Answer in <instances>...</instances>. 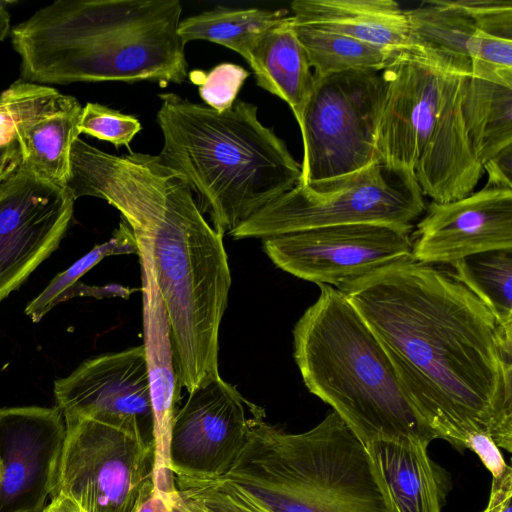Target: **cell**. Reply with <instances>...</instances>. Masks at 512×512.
<instances>
[{"instance_id": "obj_1", "label": "cell", "mask_w": 512, "mask_h": 512, "mask_svg": "<svg viewBox=\"0 0 512 512\" xmlns=\"http://www.w3.org/2000/svg\"><path fill=\"white\" fill-rule=\"evenodd\" d=\"M371 329L437 439L487 433L512 451V332L455 274L413 258L337 287Z\"/></svg>"}, {"instance_id": "obj_2", "label": "cell", "mask_w": 512, "mask_h": 512, "mask_svg": "<svg viewBox=\"0 0 512 512\" xmlns=\"http://www.w3.org/2000/svg\"><path fill=\"white\" fill-rule=\"evenodd\" d=\"M67 190L115 207L148 257L168 316L178 381L188 393L220 377L219 331L231 273L223 234L192 191L153 155L104 152L74 141Z\"/></svg>"}, {"instance_id": "obj_3", "label": "cell", "mask_w": 512, "mask_h": 512, "mask_svg": "<svg viewBox=\"0 0 512 512\" xmlns=\"http://www.w3.org/2000/svg\"><path fill=\"white\" fill-rule=\"evenodd\" d=\"M179 0H56L11 30L22 80L157 82L188 77Z\"/></svg>"}, {"instance_id": "obj_4", "label": "cell", "mask_w": 512, "mask_h": 512, "mask_svg": "<svg viewBox=\"0 0 512 512\" xmlns=\"http://www.w3.org/2000/svg\"><path fill=\"white\" fill-rule=\"evenodd\" d=\"M159 98L163 146L153 159L186 183L223 235L299 183L300 164L256 105L236 99L219 113L176 93Z\"/></svg>"}, {"instance_id": "obj_5", "label": "cell", "mask_w": 512, "mask_h": 512, "mask_svg": "<svg viewBox=\"0 0 512 512\" xmlns=\"http://www.w3.org/2000/svg\"><path fill=\"white\" fill-rule=\"evenodd\" d=\"M318 286L317 300L293 328V356L309 392L330 405L365 446L437 439L355 307L337 288Z\"/></svg>"}, {"instance_id": "obj_6", "label": "cell", "mask_w": 512, "mask_h": 512, "mask_svg": "<svg viewBox=\"0 0 512 512\" xmlns=\"http://www.w3.org/2000/svg\"><path fill=\"white\" fill-rule=\"evenodd\" d=\"M247 442L221 478L270 512H388L366 446L332 411L287 433L256 407Z\"/></svg>"}, {"instance_id": "obj_7", "label": "cell", "mask_w": 512, "mask_h": 512, "mask_svg": "<svg viewBox=\"0 0 512 512\" xmlns=\"http://www.w3.org/2000/svg\"><path fill=\"white\" fill-rule=\"evenodd\" d=\"M385 83L376 145L380 158L411 171L423 195L446 203L471 194L482 164L461 110L467 76L443 67L416 46L381 71Z\"/></svg>"}, {"instance_id": "obj_8", "label": "cell", "mask_w": 512, "mask_h": 512, "mask_svg": "<svg viewBox=\"0 0 512 512\" xmlns=\"http://www.w3.org/2000/svg\"><path fill=\"white\" fill-rule=\"evenodd\" d=\"M413 173L382 158L341 176L298 183L229 235L266 239L326 226L381 224L412 230L425 211Z\"/></svg>"}, {"instance_id": "obj_9", "label": "cell", "mask_w": 512, "mask_h": 512, "mask_svg": "<svg viewBox=\"0 0 512 512\" xmlns=\"http://www.w3.org/2000/svg\"><path fill=\"white\" fill-rule=\"evenodd\" d=\"M56 485L84 512H136L154 490V442L138 426L65 418Z\"/></svg>"}, {"instance_id": "obj_10", "label": "cell", "mask_w": 512, "mask_h": 512, "mask_svg": "<svg viewBox=\"0 0 512 512\" xmlns=\"http://www.w3.org/2000/svg\"><path fill=\"white\" fill-rule=\"evenodd\" d=\"M384 89L381 71L314 75L299 125L303 142L299 183L352 173L380 159L376 134Z\"/></svg>"}, {"instance_id": "obj_11", "label": "cell", "mask_w": 512, "mask_h": 512, "mask_svg": "<svg viewBox=\"0 0 512 512\" xmlns=\"http://www.w3.org/2000/svg\"><path fill=\"white\" fill-rule=\"evenodd\" d=\"M411 230L381 224L308 229L263 239L281 270L317 285H339L412 258Z\"/></svg>"}, {"instance_id": "obj_12", "label": "cell", "mask_w": 512, "mask_h": 512, "mask_svg": "<svg viewBox=\"0 0 512 512\" xmlns=\"http://www.w3.org/2000/svg\"><path fill=\"white\" fill-rule=\"evenodd\" d=\"M74 202L67 188L38 178L21 160L0 181V303L59 246Z\"/></svg>"}, {"instance_id": "obj_13", "label": "cell", "mask_w": 512, "mask_h": 512, "mask_svg": "<svg viewBox=\"0 0 512 512\" xmlns=\"http://www.w3.org/2000/svg\"><path fill=\"white\" fill-rule=\"evenodd\" d=\"M82 108L73 96L18 80L0 94V148L16 142L29 171L66 188Z\"/></svg>"}, {"instance_id": "obj_14", "label": "cell", "mask_w": 512, "mask_h": 512, "mask_svg": "<svg viewBox=\"0 0 512 512\" xmlns=\"http://www.w3.org/2000/svg\"><path fill=\"white\" fill-rule=\"evenodd\" d=\"M248 403L221 376L188 393L171 427L169 458L174 474L223 477L246 445Z\"/></svg>"}, {"instance_id": "obj_15", "label": "cell", "mask_w": 512, "mask_h": 512, "mask_svg": "<svg viewBox=\"0 0 512 512\" xmlns=\"http://www.w3.org/2000/svg\"><path fill=\"white\" fill-rule=\"evenodd\" d=\"M65 439V417L57 406L0 408V512L43 510Z\"/></svg>"}, {"instance_id": "obj_16", "label": "cell", "mask_w": 512, "mask_h": 512, "mask_svg": "<svg viewBox=\"0 0 512 512\" xmlns=\"http://www.w3.org/2000/svg\"><path fill=\"white\" fill-rule=\"evenodd\" d=\"M65 418H87L114 426H138L153 439V410L144 346L82 362L54 383Z\"/></svg>"}, {"instance_id": "obj_17", "label": "cell", "mask_w": 512, "mask_h": 512, "mask_svg": "<svg viewBox=\"0 0 512 512\" xmlns=\"http://www.w3.org/2000/svg\"><path fill=\"white\" fill-rule=\"evenodd\" d=\"M416 225L412 258L452 264L477 253L512 249V189L484 186L446 203L431 202Z\"/></svg>"}, {"instance_id": "obj_18", "label": "cell", "mask_w": 512, "mask_h": 512, "mask_svg": "<svg viewBox=\"0 0 512 512\" xmlns=\"http://www.w3.org/2000/svg\"><path fill=\"white\" fill-rule=\"evenodd\" d=\"M411 46L446 69L512 85V40L480 30L459 0H429L406 10Z\"/></svg>"}, {"instance_id": "obj_19", "label": "cell", "mask_w": 512, "mask_h": 512, "mask_svg": "<svg viewBox=\"0 0 512 512\" xmlns=\"http://www.w3.org/2000/svg\"><path fill=\"white\" fill-rule=\"evenodd\" d=\"M429 444L378 440L366 445L388 512H442L449 474L428 455Z\"/></svg>"}, {"instance_id": "obj_20", "label": "cell", "mask_w": 512, "mask_h": 512, "mask_svg": "<svg viewBox=\"0 0 512 512\" xmlns=\"http://www.w3.org/2000/svg\"><path fill=\"white\" fill-rule=\"evenodd\" d=\"M144 350L153 410V442L158 460L169 458V443L176 404L180 398L168 316L152 268L141 261Z\"/></svg>"}, {"instance_id": "obj_21", "label": "cell", "mask_w": 512, "mask_h": 512, "mask_svg": "<svg viewBox=\"0 0 512 512\" xmlns=\"http://www.w3.org/2000/svg\"><path fill=\"white\" fill-rule=\"evenodd\" d=\"M291 10L298 23L394 51L411 47L406 10L393 0H295Z\"/></svg>"}, {"instance_id": "obj_22", "label": "cell", "mask_w": 512, "mask_h": 512, "mask_svg": "<svg viewBox=\"0 0 512 512\" xmlns=\"http://www.w3.org/2000/svg\"><path fill=\"white\" fill-rule=\"evenodd\" d=\"M256 83L291 108L298 125L314 85V72L292 16H284L252 45L245 59Z\"/></svg>"}, {"instance_id": "obj_23", "label": "cell", "mask_w": 512, "mask_h": 512, "mask_svg": "<svg viewBox=\"0 0 512 512\" xmlns=\"http://www.w3.org/2000/svg\"><path fill=\"white\" fill-rule=\"evenodd\" d=\"M461 110L471 148L481 164L512 144V85L467 76Z\"/></svg>"}, {"instance_id": "obj_24", "label": "cell", "mask_w": 512, "mask_h": 512, "mask_svg": "<svg viewBox=\"0 0 512 512\" xmlns=\"http://www.w3.org/2000/svg\"><path fill=\"white\" fill-rule=\"evenodd\" d=\"M286 15V10L216 7L181 20L178 34L185 44L205 40L233 50L246 59L255 41Z\"/></svg>"}, {"instance_id": "obj_25", "label": "cell", "mask_w": 512, "mask_h": 512, "mask_svg": "<svg viewBox=\"0 0 512 512\" xmlns=\"http://www.w3.org/2000/svg\"><path fill=\"white\" fill-rule=\"evenodd\" d=\"M294 28L317 77L347 70L382 71L400 52L295 20Z\"/></svg>"}, {"instance_id": "obj_26", "label": "cell", "mask_w": 512, "mask_h": 512, "mask_svg": "<svg viewBox=\"0 0 512 512\" xmlns=\"http://www.w3.org/2000/svg\"><path fill=\"white\" fill-rule=\"evenodd\" d=\"M451 265L457 279L512 332V249L477 253Z\"/></svg>"}, {"instance_id": "obj_27", "label": "cell", "mask_w": 512, "mask_h": 512, "mask_svg": "<svg viewBox=\"0 0 512 512\" xmlns=\"http://www.w3.org/2000/svg\"><path fill=\"white\" fill-rule=\"evenodd\" d=\"M135 236L125 221L119 223L113 236L103 244L95 246L69 268L56 275L47 287L25 309L33 321H40L56 304L69 298L77 281L103 258L110 255L137 254Z\"/></svg>"}, {"instance_id": "obj_28", "label": "cell", "mask_w": 512, "mask_h": 512, "mask_svg": "<svg viewBox=\"0 0 512 512\" xmlns=\"http://www.w3.org/2000/svg\"><path fill=\"white\" fill-rule=\"evenodd\" d=\"M175 485L187 512H270L224 478L175 475Z\"/></svg>"}, {"instance_id": "obj_29", "label": "cell", "mask_w": 512, "mask_h": 512, "mask_svg": "<svg viewBox=\"0 0 512 512\" xmlns=\"http://www.w3.org/2000/svg\"><path fill=\"white\" fill-rule=\"evenodd\" d=\"M79 133L99 140L108 141L115 147L125 146L142 129L140 121L99 103L88 102L83 108L79 121Z\"/></svg>"}, {"instance_id": "obj_30", "label": "cell", "mask_w": 512, "mask_h": 512, "mask_svg": "<svg viewBox=\"0 0 512 512\" xmlns=\"http://www.w3.org/2000/svg\"><path fill=\"white\" fill-rule=\"evenodd\" d=\"M249 74L239 65L224 62L207 73L192 70L188 77L199 87V94L205 105L222 113L233 106Z\"/></svg>"}, {"instance_id": "obj_31", "label": "cell", "mask_w": 512, "mask_h": 512, "mask_svg": "<svg viewBox=\"0 0 512 512\" xmlns=\"http://www.w3.org/2000/svg\"><path fill=\"white\" fill-rule=\"evenodd\" d=\"M480 30L502 39L512 40L511 0H459Z\"/></svg>"}, {"instance_id": "obj_32", "label": "cell", "mask_w": 512, "mask_h": 512, "mask_svg": "<svg viewBox=\"0 0 512 512\" xmlns=\"http://www.w3.org/2000/svg\"><path fill=\"white\" fill-rule=\"evenodd\" d=\"M464 447L478 455L484 466L492 474V478L503 474L508 467L499 447L485 432H476L469 435L464 441Z\"/></svg>"}, {"instance_id": "obj_33", "label": "cell", "mask_w": 512, "mask_h": 512, "mask_svg": "<svg viewBox=\"0 0 512 512\" xmlns=\"http://www.w3.org/2000/svg\"><path fill=\"white\" fill-rule=\"evenodd\" d=\"M487 172L486 187L512 189V144L482 164Z\"/></svg>"}, {"instance_id": "obj_34", "label": "cell", "mask_w": 512, "mask_h": 512, "mask_svg": "<svg viewBox=\"0 0 512 512\" xmlns=\"http://www.w3.org/2000/svg\"><path fill=\"white\" fill-rule=\"evenodd\" d=\"M512 468L493 478L487 506L481 512H512Z\"/></svg>"}, {"instance_id": "obj_35", "label": "cell", "mask_w": 512, "mask_h": 512, "mask_svg": "<svg viewBox=\"0 0 512 512\" xmlns=\"http://www.w3.org/2000/svg\"><path fill=\"white\" fill-rule=\"evenodd\" d=\"M136 512H187V510L178 491L166 494L154 489Z\"/></svg>"}, {"instance_id": "obj_36", "label": "cell", "mask_w": 512, "mask_h": 512, "mask_svg": "<svg viewBox=\"0 0 512 512\" xmlns=\"http://www.w3.org/2000/svg\"><path fill=\"white\" fill-rule=\"evenodd\" d=\"M41 512H84L74 502L58 494L51 497V502L45 505Z\"/></svg>"}, {"instance_id": "obj_37", "label": "cell", "mask_w": 512, "mask_h": 512, "mask_svg": "<svg viewBox=\"0 0 512 512\" xmlns=\"http://www.w3.org/2000/svg\"><path fill=\"white\" fill-rule=\"evenodd\" d=\"M20 160V153L16 142L5 149L0 148V171L5 170Z\"/></svg>"}, {"instance_id": "obj_38", "label": "cell", "mask_w": 512, "mask_h": 512, "mask_svg": "<svg viewBox=\"0 0 512 512\" xmlns=\"http://www.w3.org/2000/svg\"><path fill=\"white\" fill-rule=\"evenodd\" d=\"M12 1L0 0V41L4 40L10 31V13L8 6Z\"/></svg>"}, {"instance_id": "obj_39", "label": "cell", "mask_w": 512, "mask_h": 512, "mask_svg": "<svg viewBox=\"0 0 512 512\" xmlns=\"http://www.w3.org/2000/svg\"><path fill=\"white\" fill-rule=\"evenodd\" d=\"M20 160H21V159H20ZM20 160H19L17 163H15L14 165H12L11 167H9V168H7V169H5V170L0 171V181H1V180H2V179H3V178H4V177L9 173V172H11V171H12V170L17 166V164L20 162Z\"/></svg>"}]
</instances>
